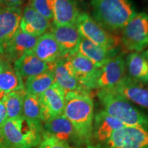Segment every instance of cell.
<instances>
[{
  "label": "cell",
  "mask_w": 148,
  "mask_h": 148,
  "mask_svg": "<svg viewBox=\"0 0 148 148\" xmlns=\"http://www.w3.org/2000/svg\"><path fill=\"white\" fill-rule=\"evenodd\" d=\"M38 148H71V147H70L69 143L57 139L42 131V140Z\"/></svg>",
  "instance_id": "f1b7e54d"
},
{
  "label": "cell",
  "mask_w": 148,
  "mask_h": 148,
  "mask_svg": "<svg viewBox=\"0 0 148 148\" xmlns=\"http://www.w3.org/2000/svg\"><path fill=\"white\" fill-rule=\"evenodd\" d=\"M50 27V22L29 5L23 8L19 28L22 32L39 37Z\"/></svg>",
  "instance_id": "ac0fdd59"
},
{
  "label": "cell",
  "mask_w": 148,
  "mask_h": 148,
  "mask_svg": "<svg viewBox=\"0 0 148 148\" xmlns=\"http://www.w3.org/2000/svg\"><path fill=\"white\" fill-rule=\"evenodd\" d=\"M54 82V74L53 70L50 69L38 75L27 77L24 86L27 93L38 96L48 89Z\"/></svg>",
  "instance_id": "d4e9b609"
},
{
  "label": "cell",
  "mask_w": 148,
  "mask_h": 148,
  "mask_svg": "<svg viewBox=\"0 0 148 148\" xmlns=\"http://www.w3.org/2000/svg\"><path fill=\"white\" fill-rule=\"evenodd\" d=\"M63 114L75 129L77 142L90 145L92 138L94 104L88 92H66Z\"/></svg>",
  "instance_id": "6da1fadb"
},
{
  "label": "cell",
  "mask_w": 148,
  "mask_h": 148,
  "mask_svg": "<svg viewBox=\"0 0 148 148\" xmlns=\"http://www.w3.org/2000/svg\"><path fill=\"white\" fill-rule=\"evenodd\" d=\"M97 96L103 110L127 126L141 127L148 130V115L138 110L112 89L98 90Z\"/></svg>",
  "instance_id": "3957f363"
},
{
  "label": "cell",
  "mask_w": 148,
  "mask_h": 148,
  "mask_svg": "<svg viewBox=\"0 0 148 148\" xmlns=\"http://www.w3.org/2000/svg\"><path fill=\"white\" fill-rule=\"evenodd\" d=\"M89 148H148V130L141 127L127 126L114 131L110 138L100 145Z\"/></svg>",
  "instance_id": "52a82bcc"
},
{
  "label": "cell",
  "mask_w": 148,
  "mask_h": 148,
  "mask_svg": "<svg viewBox=\"0 0 148 148\" xmlns=\"http://www.w3.org/2000/svg\"><path fill=\"white\" fill-rule=\"evenodd\" d=\"M52 70L55 82L65 92H80L89 93L90 90L81 84L75 77L68 56L62 57L53 63Z\"/></svg>",
  "instance_id": "30bf717a"
},
{
  "label": "cell",
  "mask_w": 148,
  "mask_h": 148,
  "mask_svg": "<svg viewBox=\"0 0 148 148\" xmlns=\"http://www.w3.org/2000/svg\"><path fill=\"white\" fill-rule=\"evenodd\" d=\"M25 89L22 77L10 61L0 56V92L4 94Z\"/></svg>",
  "instance_id": "603a6c76"
},
{
  "label": "cell",
  "mask_w": 148,
  "mask_h": 148,
  "mask_svg": "<svg viewBox=\"0 0 148 148\" xmlns=\"http://www.w3.org/2000/svg\"><path fill=\"white\" fill-rule=\"evenodd\" d=\"M77 51L87 57L97 67H100L111 58L117 56V49H107L81 36Z\"/></svg>",
  "instance_id": "7402d4cb"
},
{
  "label": "cell",
  "mask_w": 148,
  "mask_h": 148,
  "mask_svg": "<svg viewBox=\"0 0 148 148\" xmlns=\"http://www.w3.org/2000/svg\"><path fill=\"white\" fill-rule=\"evenodd\" d=\"M121 41L128 51L140 52L148 47V14L139 12L122 29Z\"/></svg>",
  "instance_id": "8992f818"
},
{
  "label": "cell",
  "mask_w": 148,
  "mask_h": 148,
  "mask_svg": "<svg viewBox=\"0 0 148 148\" xmlns=\"http://www.w3.org/2000/svg\"><path fill=\"white\" fill-rule=\"evenodd\" d=\"M1 132L7 148H33L41 142L42 126L21 116L7 119L1 127Z\"/></svg>",
  "instance_id": "277c9868"
},
{
  "label": "cell",
  "mask_w": 148,
  "mask_h": 148,
  "mask_svg": "<svg viewBox=\"0 0 148 148\" xmlns=\"http://www.w3.org/2000/svg\"><path fill=\"white\" fill-rule=\"evenodd\" d=\"M125 71V58L121 53L98 67L86 87L89 90L112 89L126 76Z\"/></svg>",
  "instance_id": "5b68a950"
},
{
  "label": "cell",
  "mask_w": 148,
  "mask_h": 148,
  "mask_svg": "<svg viewBox=\"0 0 148 148\" xmlns=\"http://www.w3.org/2000/svg\"><path fill=\"white\" fill-rule=\"evenodd\" d=\"M2 98L0 99V130H1L3 123H5V121L8 119L6 109H5Z\"/></svg>",
  "instance_id": "4dcf8cb0"
},
{
  "label": "cell",
  "mask_w": 148,
  "mask_h": 148,
  "mask_svg": "<svg viewBox=\"0 0 148 148\" xmlns=\"http://www.w3.org/2000/svg\"><path fill=\"white\" fill-rule=\"evenodd\" d=\"M21 14V8L0 4V54L7 42L19 28Z\"/></svg>",
  "instance_id": "8fae6325"
},
{
  "label": "cell",
  "mask_w": 148,
  "mask_h": 148,
  "mask_svg": "<svg viewBox=\"0 0 148 148\" xmlns=\"http://www.w3.org/2000/svg\"><path fill=\"white\" fill-rule=\"evenodd\" d=\"M25 90L13 91L5 94L2 99L7 112L8 119H18L23 116V101Z\"/></svg>",
  "instance_id": "484cf974"
},
{
  "label": "cell",
  "mask_w": 148,
  "mask_h": 148,
  "mask_svg": "<svg viewBox=\"0 0 148 148\" xmlns=\"http://www.w3.org/2000/svg\"><path fill=\"white\" fill-rule=\"evenodd\" d=\"M125 62L127 76L141 84H148V51H132L127 56Z\"/></svg>",
  "instance_id": "44dd1931"
},
{
  "label": "cell",
  "mask_w": 148,
  "mask_h": 148,
  "mask_svg": "<svg viewBox=\"0 0 148 148\" xmlns=\"http://www.w3.org/2000/svg\"><path fill=\"white\" fill-rule=\"evenodd\" d=\"M53 65L41 60L30 50L14 61L13 66L21 77H29L52 69Z\"/></svg>",
  "instance_id": "e0dca14e"
},
{
  "label": "cell",
  "mask_w": 148,
  "mask_h": 148,
  "mask_svg": "<svg viewBox=\"0 0 148 148\" xmlns=\"http://www.w3.org/2000/svg\"><path fill=\"white\" fill-rule=\"evenodd\" d=\"M125 126L122 122L109 115L104 110L98 112L94 116L92 127V137L97 141L96 145L105 143L114 131Z\"/></svg>",
  "instance_id": "5bb4252c"
},
{
  "label": "cell",
  "mask_w": 148,
  "mask_h": 148,
  "mask_svg": "<svg viewBox=\"0 0 148 148\" xmlns=\"http://www.w3.org/2000/svg\"><path fill=\"white\" fill-rule=\"evenodd\" d=\"M24 1L25 0H0V4L13 8H20Z\"/></svg>",
  "instance_id": "f546056e"
},
{
  "label": "cell",
  "mask_w": 148,
  "mask_h": 148,
  "mask_svg": "<svg viewBox=\"0 0 148 148\" xmlns=\"http://www.w3.org/2000/svg\"><path fill=\"white\" fill-rule=\"evenodd\" d=\"M75 25L81 36L107 49H116L119 40L111 34L86 12H79Z\"/></svg>",
  "instance_id": "ba28073f"
},
{
  "label": "cell",
  "mask_w": 148,
  "mask_h": 148,
  "mask_svg": "<svg viewBox=\"0 0 148 148\" xmlns=\"http://www.w3.org/2000/svg\"><path fill=\"white\" fill-rule=\"evenodd\" d=\"M51 33L58 42L64 56H69L77 52L81 34L75 24L51 26Z\"/></svg>",
  "instance_id": "4fadbf2b"
},
{
  "label": "cell",
  "mask_w": 148,
  "mask_h": 148,
  "mask_svg": "<svg viewBox=\"0 0 148 148\" xmlns=\"http://www.w3.org/2000/svg\"><path fill=\"white\" fill-rule=\"evenodd\" d=\"M29 6L34 8L38 13L47 18L53 19L52 1L51 0H29Z\"/></svg>",
  "instance_id": "83f0119b"
},
{
  "label": "cell",
  "mask_w": 148,
  "mask_h": 148,
  "mask_svg": "<svg viewBox=\"0 0 148 148\" xmlns=\"http://www.w3.org/2000/svg\"><path fill=\"white\" fill-rule=\"evenodd\" d=\"M94 19L109 31L122 29L136 14L131 0H90Z\"/></svg>",
  "instance_id": "7a4b0ae2"
},
{
  "label": "cell",
  "mask_w": 148,
  "mask_h": 148,
  "mask_svg": "<svg viewBox=\"0 0 148 148\" xmlns=\"http://www.w3.org/2000/svg\"><path fill=\"white\" fill-rule=\"evenodd\" d=\"M53 23L56 25L75 24L79 12L77 0H51Z\"/></svg>",
  "instance_id": "ffe728a7"
},
{
  "label": "cell",
  "mask_w": 148,
  "mask_h": 148,
  "mask_svg": "<svg viewBox=\"0 0 148 148\" xmlns=\"http://www.w3.org/2000/svg\"><path fill=\"white\" fill-rule=\"evenodd\" d=\"M127 100L148 109V88L126 75L116 87L112 88Z\"/></svg>",
  "instance_id": "9a60e30c"
},
{
  "label": "cell",
  "mask_w": 148,
  "mask_h": 148,
  "mask_svg": "<svg viewBox=\"0 0 148 148\" xmlns=\"http://www.w3.org/2000/svg\"><path fill=\"white\" fill-rule=\"evenodd\" d=\"M23 116L37 125H41V107L38 96L26 92L23 97Z\"/></svg>",
  "instance_id": "4316f807"
},
{
  "label": "cell",
  "mask_w": 148,
  "mask_h": 148,
  "mask_svg": "<svg viewBox=\"0 0 148 148\" xmlns=\"http://www.w3.org/2000/svg\"><path fill=\"white\" fill-rule=\"evenodd\" d=\"M0 148H7L4 143V140H3L2 134H1V130H0Z\"/></svg>",
  "instance_id": "1f68e13d"
},
{
  "label": "cell",
  "mask_w": 148,
  "mask_h": 148,
  "mask_svg": "<svg viewBox=\"0 0 148 148\" xmlns=\"http://www.w3.org/2000/svg\"><path fill=\"white\" fill-rule=\"evenodd\" d=\"M66 92L56 82L38 95L43 123L63 114Z\"/></svg>",
  "instance_id": "9c48e42d"
},
{
  "label": "cell",
  "mask_w": 148,
  "mask_h": 148,
  "mask_svg": "<svg viewBox=\"0 0 148 148\" xmlns=\"http://www.w3.org/2000/svg\"><path fill=\"white\" fill-rule=\"evenodd\" d=\"M38 37L24 33L18 28L10 40L7 42L1 56L10 61L14 62L27 51L32 50Z\"/></svg>",
  "instance_id": "7c38bea8"
},
{
  "label": "cell",
  "mask_w": 148,
  "mask_h": 148,
  "mask_svg": "<svg viewBox=\"0 0 148 148\" xmlns=\"http://www.w3.org/2000/svg\"><path fill=\"white\" fill-rule=\"evenodd\" d=\"M71 148H73V147H71Z\"/></svg>",
  "instance_id": "836d02e7"
},
{
  "label": "cell",
  "mask_w": 148,
  "mask_h": 148,
  "mask_svg": "<svg viewBox=\"0 0 148 148\" xmlns=\"http://www.w3.org/2000/svg\"><path fill=\"white\" fill-rule=\"evenodd\" d=\"M32 52L40 60L49 64L55 63L64 56L60 45L51 32H46L38 38Z\"/></svg>",
  "instance_id": "2e32d148"
},
{
  "label": "cell",
  "mask_w": 148,
  "mask_h": 148,
  "mask_svg": "<svg viewBox=\"0 0 148 148\" xmlns=\"http://www.w3.org/2000/svg\"><path fill=\"white\" fill-rule=\"evenodd\" d=\"M4 95H5V94L3 93V92H0V99H1V98H2L3 96H4Z\"/></svg>",
  "instance_id": "d6a6232c"
},
{
  "label": "cell",
  "mask_w": 148,
  "mask_h": 148,
  "mask_svg": "<svg viewBox=\"0 0 148 148\" xmlns=\"http://www.w3.org/2000/svg\"><path fill=\"white\" fill-rule=\"evenodd\" d=\"M42 131L49 136L66 143L70 140L77 142L76 133L73 125L63 114L45 122Z\"/></svg>",
  "instance_id": "d6986e66"
},
{
  "label": "cell",
  "mask_w": 148,
  "mask_h": 148,
  "mask_svg": "<svg viewBox=\"0 0 148 148\" xmlns=\"http://www.w3.org/2000/svg\"><path fill=\"white\" fill-rule=\"evenodd\" d=\"M68 57L77 80L81 84L86 87V84L97 71L98 67L90 59L78 51Z\"/></svg>",
  "instance_id": "cb8c5ba5"
}]
</instances>
